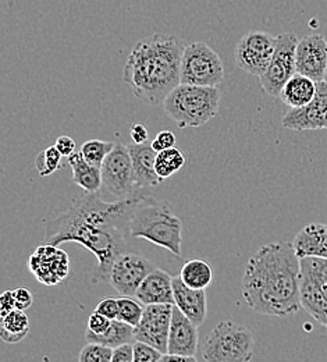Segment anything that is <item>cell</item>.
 I'll list each match as a JSON object with an SVG mask.
<instances>
[{
    "mask_svg": "<svg viewBox=\"0 0 327 362\" xmlns=\"http://www.w3.org/2000/svg\"><path fill=\"white\" fill-rule=\"evenodd\" d=\"M142 191L113 202L103 201L97 192H85L76 198L70 208L59 216L45 221L47 244L78 243L96 257L91 281L109 280L112 267L126 252L131 238L129 222Z\"/></svg>",
    "mask_w": 327,
    "mask_h": 362,
    "instance_id": "6da1fadb",
    "label": "cell"
},
{
    "mask_svg": "<svg viewBox=\"0 0 327 362\" xmlns=\"http://www.w3.org/2000/svg\"><path fill=\"white\" fill-rule=\"evenodd\" d=\"M301 259L292 243L263 244L248 259L242 274L246 305L268 317L297 314L301 307Z\"/></svg>",
    "mask_w": 327,
    "mask_h": 362,
    "instance_id": "7a4b0ae2",
    "label": "cell"
},
{
    "mask_svg": "<svg viewBox=\"0 0 327 362\" xmlns=\"http://www.w3.org/2000/svg\"><path fill=\"white\" fill-rule=\"evenodd\" d=\"M186 46L174 35L153 34L131 49L123 73L134 96L153 106L182 84V60Z\"/></svg>",
    "mask_w": 327,
    "mask_h": 362,
    "instance_id": "3957f363",
    "label": "cell"
},
{
    "mask_svg": "<svg viewBox=\"0 0 327 362\" xmlns=\"http://www.w3.org/2000/svg\"><path fill=\"white\" fill-rule=\"evenodd\" d=\"M131 238H142L176 257L182 255L183 223L167 204L141 194L129 222Z\"/></svg>",
    "mask_w": 327,
    "mask_h": 362,
    "instance_id": "277c9868",
    "label": "cell"
},
{
    "mask_svg": "<svg viewBox=\"0 0 327 362\" xmlns=\"http://www.w3.org/2000/svg\"><path fill=\"white\" fill-rule=\"evenodd\" d=\"M220 102L218 87L180 84L166 96L163 110L179 129H198L218 115Z\"/></svg>",
    "mask_w": 327,
    "mask_h": 362,
    "instance_id": "5b68a950",
    "label": "cell"
},
{
    "mask_svg": "<svg viewBox=\"0 0 327 362\" xmlns=\"http://www.w3.org/2000/svg\"><path fill=\"white\" fill-rule=\"evenodd\" d=\"M255 353V340L248 327L233 320L219 322L206 336L202 357L208 362L251 361Z\"/></svg>",
    "mask_w": 327,
    "mask_h": 362,
    "instance_id": "8992f818",
    "label": "cell"
},
{
    "mask_svg": "<svg viewBox=\"0 0 327 362\" xmlns=\"http://www.w3.org/2000/svg\"><path fill=\"white\" fill-rule=\"evenodd\" d=\"M225 80V64L216 50L203 42L186 46L182 60V84L218 87Z\"/></svg>",
    "mask_w": 327,
    "mask_h": 362,
    "instance_id": "52a82bcc",
    "label": "cell"
},
{
    "mask_svg": "<svg viewBox=\"0 0 327 362\" xmlns=\"http://www.w3.org/2000/svg\"><path fill=\"white\" fill-rule=\"evenodd\" d=\"M301 307L327 329V259L301 258Z\"/></svg>",
    "mask_w": 327,
    "mask_h": 362,
    "instance_id": "ba28073f",
    "label": "cell"
},
{
    "mask_svg": "<svg viewBox=\"0 0 327 362\" xmlns=\"http://www.w3.org/2000/svg\"><path fill=\"white\" fill-rule=\"evenodd\" d=\"M103 187L114 199L129 198L140 189L136 182V175L129 146L117 142L102 163Z\"/></svg>",
    "mask_w": 327,
    "mask_h": 362,
    "instance_id": "9c48e42d",
    "label": "cell"
},
{
    "mask_svg": "<svg viewBox=\"0 0 327 362\" xmlns=\"http://www.w3.org/2000/svg\"><path fill=\"white\" fill-rule=\"evenodd\" d=\"M278 37L265 31H249L237 44L235 63L237 66L251 74L261 77L269 67L275 54Z\"/></svg>",
    "mask_w": 327,
    "mask_h": 362,
    "instance_id": "30bf717a",
    "label": "cell"
},
{
    "mask_svg": "<svg viewBox=\"0 0 327 362\" xmlns=\"http://www.w3.org/2000/svg\"><path fill=\"white\" fill-rule=\"evenodd\" d=\"M298 38L292 33H285L278 37L275 54L268 70L259 77L262 90L273 98H279L285 83L297 73L295 52Z\"/></svg>",
    "mask_w": 327,
    "mask_h": 362,
    "instance_id": "8fae6325",
    "label": "cell"
},
{
    "mask_svg": "<svg viewBox=\"0 0 327 362\" xmlns=\"http://www.w3.org/2000/svg\"><path fill=\"white\" fill-rule=\"evenodd\" d=\"M155 268L153 262L146 257L126 251L114 261L109 281L120 296L134 297L141 283Z\"/></svg>",
    "mask_w": 327,
    "mask_h": 362,
    "instance_id": "7c38bea8",
    "label": "cell"
},
{
    "mask_svg": "<svg viewBox=\"0 0 327 362\" xmlns=\"http://www.w3.org/2000/svg\"><path fill=\"white\" fill-rule=\"evenodd\" d=\"M174 304H149L145 305L140 323L134 327V337L167 353V341L172 326Z\"/></svg>",
    "mask_w": 327,
    "mask_h": 362,
    "instance_id": "4fadbf2b",
    "label": "cell"
},
{
    "mask_svg": "<svg viewBox=\"0 0 327 362\" xmlns=\"http://www.w3.org/2000/svg\"><path fill=\"white\" fill-rule=\"evenodd\" d=\"M28 268L40 283L56 286L69 276L70 258L59 245L45 243L32 252L28 261Z\"/></svg>",
    "mask_w": 327,
    "mask_h": 362,
    "instance_id": "5bb4252c",
    "label": "cell"
},
{
    "mask_svg": "<svg viewBox=\"0 0 327 362\" xmlns=\"http://www.w3.org/2000/svg\"><path fill=\"white\" fill-rule=\"evenodd\" d=\"M281 124L294 132L327 130V81H319L314 100L299 109H290Z\"/></svg>",
    "mask_w": 327,
    "mask_h": 362,
    "instance_id": "9a60e30c",
    "label": "cell"
},
{
    "mask_svg": "<svg viewBox=\"0 0 327 362\" xmlns=\"http://www.w3.org/2000/svg\"><path fill=\"white\" fill-rule=\"evenodd\" d=\"M297 73L316 83L325 80L327 67V42L323 35L312 34L298 41L295 52Z\"/></svg>",
    "mask_w": 327,
    "mask_h": 362,
    "instance_id": "2e32d148",
    "label": "cell"
},
{
    "mask_svg": "<svg viewBox=\"0 0 327 362\" xmlns=\"http://www.w3.org/2000/svg\"><path fill=\"white\" fill-rule=\"evenodd\" d=\"M199 346L198 326L191 322L176 305L173 308L172 326L167 341V353L195 357Z\"/></svg>",
    "mask_w": 327,
    "mask_h": 362,
    "instance_id": "e0dca14e",
    "label": "cell"
},
{
    "mask_svg": "<svg viewBox=\"0 0 327 362\" xmlns=\"http://www.w3.org/2000/svg\"><path fill=\"white\" fill-rule=\"evenodd\" d=\"M173 294L174 305L198 327L203 325L208 315V297L205 290L188 287L177 274L173 276Z\"/></svg>",
    "mask_w": 327,
    "mask_h": 362,
    "instance_id": "ac0fdd59",
    "label": "cell"
},
{
    "mask_svg": "<svg viewBox=\"0 0 327 362\" xmlns=\"http://www.w3.org/2000/svg\"><path fill=\"white\" fill-rule=\"evenodd\" d=\"M136 297L143 305L174 304L173 276L163 269L155 268L141 283Z\"/></svg>",
    "mask_w": 327,
    "mask_h": 362,
    "instance_id": "d6986e66",
    "label": "cell"
},
{
    "mask_svg": "<svg viewBox=\"0 0 327 362\" xmlns=\"http://www.w3.org/2000/svg\"><path fill=\"white\" fill-rule=\"evenodd\" d=\"M136 182L140 189L146 187H156L159 185L163 179H160L155 169V162L157 152L153 149L152 142H143V144H131L129 145Z\"/></svg>",
    "mask_w": 327,
    "mask_h": 362,
    "instance_id": "ffe728a7",
    "label": "cell"
},
{
    "mask_svg": "<svg viewBox=\"0 0 327 362\" xmlns=\"http://www.w3.org/2000/svg\"><path fill=\"white\" fill-rule=\"evenodd\" d=\"M292 245L299 259L305 257L327 259V225L311 223L304 227L295 235Z\"/></svg>",
    "mask_w": 327,
    "mask_h": 362,
    "instance_id": "44dd1931",
    "label": "cell"
},
{
    "mask_svg": "<svg viewBox=\"0 0 327 362\" xmlns=\"http://www.w3.org/2000/svg\"><path fill=\"white\" fill-rule=\"evenodd\" d=\"M318 90V83L304 74L295 73L283 87L281 90V100L290 106V109H299L309 105Z\"/></svg>",
    "mask_w": 327,
    "mask_h": 362,
    "instance_id": "7402d4cb",
    "label": "cell"
},
{
    "mask_svg": "<svg viewBox=\"0 0 327 362\" xmlns=\"http://www.w3.org/2000/svg\"><path fill=\"white\" fill-rule=\"evenodd\" d=\"M67 160L73 170V181L78 187H81L85 192H97L100 189L103 185L102 169L87 162L81 151L71 153Z\"/></svg>",
    "mask_w": 327,
    "mask_h": 362,
    "instance_id": "603a6c76",
    "label": "cell"
},
{
    "mask_svg": "<svg viewBox=\"0 0 327 362\" xmlns=\"http://www.w3.org/2000/svg\"><path fill=\"white\" fill-rule=\"evenodd\" d=\"M85 339L87 341L100 343L112 349H116L117 346H121L124 343H131L133 340H136L134 327L119 319H113L109 329L102 334H95L93 332L87 330Z\"/></svg>",
    "mask_w": 327,
    "mask_h": 362,
    "instance_id": "cb8c5ba5",
    "label": "cell"
},
{
    "mask_svg": "<svg viewBox=\"0 0 327 362\" xmlns=\"http://www.w3.org/2000/svg\"><path fill=\"white\" fill-rule=\"evenodd\" d=\"M182 280L191 288L205 290L213 281L215 271L212 265L202 258L188 259L179 273Z\"/></svg>",
    "mask_w": 327,
    "mask_h": 362,
    "instance_id": "d4e9b609",
    "label": "cell"
},
{
    "mask_svg": "<svg viewBox=\"0 0 327 362\" xmlns=\"http://www.w3.org/2000/svg\"><path fill=\"white\" fill-rule=\"evenodd\" d=\"M30 332V320L23 310H13L1 317L0 337L8 344H17L25 339Z\"/></svg>",
    "mask_w": 327,
    "mask_h": 362,
    "instance_id": "484cf974",
    "label": "cell"
},
{
    "mask_svg": "<svg viewBox=\"0 0 327 362\" xmlns=\"http://www.w3.org/2000/svg\"><path fill=\"white\" fill-rule=\"evenodd\" d=\"M186 165V158L182 152V149L173 146L165 151L157 152L155 169L160 179L166 180L172 177L174 173H177L183 166Z\"/></svg>",
    "mask_w": 327,
    "mask_h": 362,
    "instance_id": "4316f807",
    "label": "cell"
},
{
    "mask_svg": "<svg viewBox=\"0 0 327 362\" xmlns=\"http://www.w3.org/2000/svg\"><path fill=\"white\" fill-rule=\"evenodd\" d=\"M114 148V142L103 141V139H88L81 146V153L84 155L85 160L91 165L102 168L106 156Z\"/></svg>",
    "mask_w": 327,
    "mask_h": 362,
    "instance_id": "83f0119b",
    "label": "cell"
},
{
    "mask_svg": "<svg viewBox=\"0 0 327 362\" xmlns=\"http://www.w3.org/2000/svg\"><path fill=\"white\" fill-rule=\"evenodd\" d=\"M117 301H119L117 319L136 327L143 315V310H145L143 304L140 300L137 301L133 297H127V296H121L120 298H117Z\"/></svg>",
    "mask_w": 327,
    "mask_h": 362,
    "instance_id": "f1b7e54d",
    "label": "cell"
},
{
    "mask_svg": "<svg viewBox=\"0 0 327 362\" xmlns=\"http://www.w3.org/2000/svg\"><path fill=\"white\" fill-rule=\"evenodd\" d=\"M61 158H63V155L56 148V145L49 146L42 152H40L38 156L35 158V166H37L40 175L42 177H45V176H50L52 173H54L60 168Z\"/></svg>",
    "mask_w": 327,
    "mask_h": 362,
    "instance_id": "f546056e",
    "label": "cell"
},
{
    "mask_svg": "<svg viewBox=\"0 0 327 362\" xmlns=\"http://www.w3.org/2000/svg\"><path fill=\"white\" fill-rule=\"evenodd\" d=\"M113 349L100 343H91L81 350L78 360L81 362H112Z\"/></svg>",
    "mask_w": 327,
    "mask_h": 362,
    "instance_id": "4dcf8cb0",
    "label": "cell"
},
{
    "mask_svg": "<svg viewBox=\"0 0 327 362\" xmlns=\"http://www.w3.org/2000/svg\"><path fill=\"white\" fill-rule=\"evenodd\" d=\"M133 347H134V362H156L162 360L163 353L148 343L136 340L133 343Z\"/></svg>",
    "mask_w": 327,
    "mask_h": 362,
    "instance_id": "1f68e13d",
    "label": "cell"
},
{
    "mask_svg": "<svg viewBox=\"0 0 327 362\" xmlns=\"http://www.w3.org/2000/svg\"><path fill=\"white\" fill-rule=\"evenodd\" d=\"M112 320H113V319H109V317H105V315H102V314L94 311V313L88 317L87 330H88V332H93L95 334H102V333H105V332L109 329Z\"/></svg>",
    "mask_w": 327,
    "mask_h": 362,
    "instance_id": "d6a6232c",
    "label": "cell"
},
{
    "mask_svg": "<svg viewBox=\"0 0 327 362\" xmlns=\"http://www.w3.org/2000/svg\"><path fill=\"white\" fill-rule=\"evenodd\" d=\"M152 146H153V149L156 152H160V151H165V149L176 146V136H174V133H172L169 130L160 132L157 136H155V139H152Z\"/></svg>",
    "mask_w": 327,
    "mask_h": 362,
    "instance_id": "836d02e7",
    "label": "cell"
},
{
    "mask_svg": "<svg viewBox=\"0 0 327 362\" xmlns=\"http://www.w3.org/2000/svg\"><path fill=\"white\" fill-rule=\"evenodd\" d=\"M96 313L105 315V317H109V319H117L119 315V301L116 298H105L102 300L96 308H95Z\"/></svg>",
    "mask_w": 327,
    "mask_h": 362,
    "instance_id": "e575fe53",
    "label": "cell"
},
{
    "mask_svg": "<svg viewBox=\"0 0 327 362\" xmlns=\"http://www.w3.org/2000/svg\"><path fill=\"white\" fill-rule=\"evenodd\" d=\"M112 362H134V347L131 343H124L113 349Z\"/></svg>",
    "mask_w": 327,
    "mask_h": 362,
    "instance_id": "d590c367",
    "label": "cell"
},
{
    "mask_svg": "<svg viewBox=\"0 0 327 362\" xmlns=\"http://www.w3.org/2000/svg\"><path fill=\"white\" fill-rule=\"evenodd\" d=\"M14 297H16V307L18 310H28L32 304H34V297H32V293L25 288V287H20V288H16L14 290Z\"/></svg>",
    "mask_w": 327,
    "mask_h": 362,
    "instance_id": "8d00e7d4",
    "label": "cell"
},
{
    "mask_svg": "<svg viewBox=\"0 0 327 362\" xmlns=\"http://www.w3.org/2000/svg\"><path fill=\"white\" fill-rule=\"evenodd\" d=\"M16 297L14 290H7L0 296V317L7 315L13 310H16Z\"/></svg>",
    "mask_w": 327,
    "mask_h": 362,
    "instance_id": "74e56055",
    "label": "cell"
},
{
    "mask_svg": "<svg viewBox=\"0 0 327 362\" xmlns=\"http://www.w3.org/2000/svg\"><path fill=\"white\" fill-rule=\"evenodd\" d=\"M56 148L60 151L63 158H69L71 153L76 152V141L69 136H59L56 139Z\"/></svg>",
    "mask_w": 327,
    "mask_h": 362,
    "instance_id": "f35d334b",
    "label": "cell"
},
{
    "mask_svg": "<svg viewBox=\"0 0 327 362\" xmlns=\"http://www.w3.org/2000/svg\"><path fill=\"white\" fill-rule=\"evenodd\" d=\"M130 134H131V139L134 144H143V142H148V139H149V132H148L146 126H143L142 123H134L131 126Z\"/></svg>",
    "mask_w": 327,
    "mask_h": 362,
    "instance_id": "ab89813d",
    "label": "cell"
},
{
    "mask_svg": "<svg viewBox=\"0 0 327 362\" xmlns=\"http://www.w3.org/2000/svg\"><path fill=\"white\" fill-rule=\"evenodd\" d=\"M160 361L170 362V361H196V357H188V356H182V354H170V353H165L162 356Z\"/></svg>",
    "mask_w": 327,
    "mask_h": 362,
    "instance_id": "60d3db41",
    "label": "cell"
},
{
    "mask_svg": "<svg viewBox=\"0 0 327 362\" xmlns=\"http://www.w3.org/2000/svg\"><path fill=\"white\" fill-rule=\"evenodd\" d=\"M325 81H327V67H326V73H325Z\"/></svg>",
    "mask_w": 327,
    "mask_h": 362,
    "instance_id": "b9f144b4",
    "label": "cell"
}]
</instances>
